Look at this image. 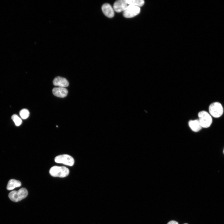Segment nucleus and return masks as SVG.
<instances>
[{
	"label": "nucleus",
	"instance_id": "2eb2a0df",
	"mask_svg": "<svg viewBox=\"0 0 224 224\" xmlns=\"http://www.w3.org/2000/svg\"><path fill=\"white\" fill-rule=\"evenodd\" d=\"M19 114L22 119H25L29 117L30 113L28 110L24 109L20 111Z\"/></svg>",
	"mask_w": 224,
	"mask_h": 224
},
{
	"label": "nucleus",
	"instance_id": "0eeeda50",
	"mask_svg": "<svg viewBox=\"0 0 224 224\" xmlns=\"http://www.w3.org/2000/svg\"><path fill=\"white\" fill-rule=\"evenodd\" d=\"M128 6L126 0H118L114 2L113 8L116 12H120L124 11Z\"/></svg>",
	"mask_w": 224,
	"mask_h": 224
},
{
	"label": "nucleus",
	"instance_id": "1a4fd4ad",
	"mask_svg": "<svg viewBox=\"0 0 224 224\" xmlns=\"http://www.w3.org/2000/svg\"><path fill=\"white\" fill-rule=\"evenodd\" d=\"M53 84L55 86L62 87H67L69 85V82L66 78L60 77H56L53 80Z\"/></svg>",
	"mask_w": 224,
	"mask_h": 224
},
{
	"label": "nucleus",
	"instance_id": "a211bd4d",
	"mask_svg": "<svg viewBox=\"0 0 224 224\" xmlns=\"http://www.w3.org/2000/svg\"></svg>",
	"mask_w": 224,
	"mask_h": 224
},
{
	"label": "nucleus",
	"instance_id": "4468645a",
	"mask_svg": "<svg viewBox=\"0 0 224 224\" xmlns=\"http://www.w3.org/2000/svg\"><path fill=\"white\" fill-rule=\"evenodd\" d=\"M11 118L17 126L20 125L22 123V120L17 115L14 114L11 117Z\"/></svg>",
	"mask_w": 224,
	"mask_h": 224
},
{
	"label": "nucleus",
	"instance_id": "f257e3e1",
	"mask_svg": "<svg viewBox=\"0 0 224 224\" xmlns=\"http://www.w3.org/2000/svg\"><path fill=\"white\" fill-rule=\"evenodd\" d=\"M49 173L53 177L63 178L69 175V170L64 166H54L50 169Z\"/></svg>",
	"mask_w": 224,
	"mask_h": 224
},
{
	"label": "nucleus",
	"instance_id": "f03ea898",
	"mask_svg": "<svg viewBox=\"0 0 224 224\" xmlns=\"http://www.w3.org/2000/svg\"><path fill=\"white\" fill-rule=\"evenodd\" d=\"M209 112L211 115L215 118H218L222 115L224 109L222 105L219 102H213L209 105Z\"/></svg>",
	"mask_w": 224,
	"mask_h": 224
},
{
	"label": "nucleus",
	"instance_id": "9d476101",
	"mask_svg": "<svg viewBox=\"0 0 224 224\" xmlns=\"http://www.w3.org/2000/svg\"><path fill=\"white\" fill-rule=\"evenodd\" d=\"M52 92L55 96L61 98L66 97L68 93L67 90L65 87H62L54 88L53 89Z\"/></svg>",
	"mask_w": 224,
	"mask_h": 224
},
{
	"label": "nucleus",
	"instance_id": "dca6fc26",
	"mask_svg": "<svg viewBox=\"0 0 224 224\" xmlns=\"http://www.w3.org/2000/svg\"><path fill=\"white\" fill-rule=\"evenodd\" d=\"M167 224H179L178 223L175 221H171L169 222Z\"/></svg>",
	"mask_w": 224,
	"mask_h": 224
},
{
	"label": "nucleus",
	"instance_id": "6e6552de",
	"mask_svg": "<svg viewBox=\"0 0 224 224\" xmlns=\"http://www.w3.org/2000/svg\"><path fill=\"white\" fill-rule=\"evenodd\" d=\"M101 9L103 13L106 16L109 18H112L114 16V10L109 4L105 3L103 4L102 6Z\"/></svg>",
	"mask_w": 224,
	"mask_h": 224
},
{
	"label": "nucleus",
	"instance_id": "39448f33",
	"mask_svg": "<svg viewBox=\"0 0 224 224\" xmlns=\"http://www.w3.org/2000/svg\"><path fill=\"white\" fill-rule=\"evenodd\" d=\"M55 161L58 163L62 164L69 166H72L74 163V158L68 154H62L56 156Z\"/></svg>",
	"mask_w": 224,
	"mask_h": 224
},
{
	"label": "nucleus",
	"instance_id": "9b49d317",
	"mask_svg": "<svg viewBox=\"0 0 224 224\" xmlns=\"http://www.w3.org/2000/svg\"><path fill=\"white\" fill-rule=\"evenodd\" d=\"M189 124L191 129L195 132L199 131L202 128L198 120L197 119L190 120Z\"/></svg>",
	"mask_w": 224,
	"mask_h": 224
},
{
	"label": "nucleus",
	"instance_id": "f3484780",
	"mask_svg": "<svg viewBox=\"0 0 224 224\" xmlns=\"http://www.w3.org/2000/svg\"><path fill=\"white\" fill-rule=\"evenodd\" d=\"M184 224H187V223H184Z\"/></svg>",
	"mask_w": 224,
	"mask_h": 224
},
{
	"label": "nucleus",
	"instance_id": "ddd939ff",
	"mask_svg": "<svg viewBox=\"0 0 224 224\" xmlns=\"http://www.w3.org/2000/svg\"><path fill=\"white\" fill-rule=\"evenodd\" d=\"M126 1L128 4L139 7L142 6L144 4V1L143 0H126Z\"/></svg>",
	"mask_w": 224,
	"mask_h": 224
},
{
	"label": "nucleus",
	"instance_id": "f8f14e48",
	"mask_svg": "<svg viewBox=\"0 0 224 224\" xmlns=\"http://www.w3.org/2000/svg\"><path fill=\"white\" fill-rule=\"evenodd\" d=\"M21 183L19 180L15 179L10 180L7 184V189L8 190H12L16 188L20 187Z\"/></svg>",
	"mask_w": 224,
	"mask_h": 224
},
{
	"label": "nucleus",
	"instance_id": "20e7f679",
	"mask_svg": "<svg viewBox=\"0 0 224 224\" xmlns=\"http://www.w3.org/2000/svg\"><path fill=\"white\" fill-rule=\"evenodd\" d=\"M28 194L27 189L25 188H22L18 191H11L9 193L8 197L12 201L17 202L25 198Z\"/></svg>",
	"mask_w": 224,
	"mask_h": 224
},
{
	"label": "nucleus",
	"instance_id": "7ed1b4c3",
	"mask_svg": "<svg viewBox=\"0 0 224 224\" xmlns=\"http://www.w3.org/2000/svg\"><path fill=\"white\" fill-rule=\"evenodd\" d=\"M198 120L202 128H207L211 125L212 119V116L208 112L203 110L198 114Z\"/></svg>",
	"mask_w": 224,
	"mask_h": 224
},
{
	"label": "nucleus",
	"instance_id": "423d86ee",
	"mask_svg": "<svg viewBox=\"0 0 224 224\" xmlns=\"http://www.w3.org/2000/svg\"><path fill=\"white\" fill-rule=\"evenodd\" d=\"M140 12V7L129 5L126 9L123 12L124 16L127 18H132L138 14Z\"/></svg>",
	"mask_w": 224,
	"mask_h": 224
}]
</instances>
